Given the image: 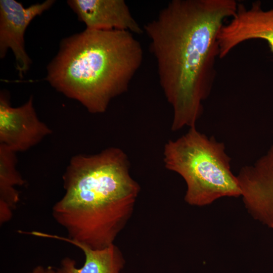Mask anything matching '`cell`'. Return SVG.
Returning a JSON list of instances; mask_svg holds the SVG:
<instances>
[{"mask_svg": "<svg viewBox=\"0 0 273 273\" xmlns=\"http://www.w3.org/2000/svg\"><path fill=\"white\" fill-rule=\"evenodd\" d=\"M163 161L168 170L185 181L184 199L190 205L207 206L221 198L241 196L224 144L200 132L196 126L165 144Z\"/></svg>", "mask_w": 273, "mask_h": 273, "instance_id": "cell-4", "label": "cell"}, {"mask_svg": "<svg viewBox=\"0 0 273 273\" xmlns=\"http://www.w3.org/2000/svg\"><path fill=\"white\" fill-rule=\"evenodd\" d=\"M16 152L0 144V222L3 224L12 217L19 201L16 187L25 181L16 168Z\"/></svg>", "mask_w": 273, "mask_h": 273, "instance_id": "cell-11", "label": "cell"}, {"mask_svg": "<svg viewBox=\"0 0 273 273\" xmlns=\"http://www.w3.org/2000/svg\"><path fill=\"white\" fill-rule=\"evenodd\" d=\"M237 177L249 213L273 231V145L254 164L243 167Z\"/></svg>", "mask_w": 273, "mask_h": 273, "instance_id": "cell-7", "label": "cell"}, {"mask_svg": "<svg viewBox=\"0 0 273 273\" xmlns=\"http://www.w3.org/2000/svg\"><path fill=\"white\" fill-rule=\"evenodd\" d=\"M67 3L86 29L144 32L124 0H69Z\"/></svg>", "mask_w": 273, "mask_h": 273, "instance_id": "cell-9", "label": "cell"}, {"mask_svg": "<svg viewBox=\"0 0 273 273\" xmlns=\"http://www.w3.org/2000/svg\"><path fill=\"white\" fill-rule=\"evenodd\" d=\"M44 238H54L70 243L84 253L85 261L78 268L76 262L69 257L61 262L62 273H122L125 260L120 249L114 244L102 249H93L79 242L57 235L42 233Z\"/></svg>", "mask_w": 273, "mask_h": 273, "instance_id": "cell-10", "label": "cell"}, {"mask_svg": "<svg viewBox=\"0 0 273 273\" xmlns=\"http://www.w3.org/2000/svg\"><path fill=\"white\" fill-rule=\"evenodd\" d=\"M238 5L235 0H172L143 28L173 109L172 131L196 126L202 115L216 76L218 34Z\"/></svg>", "mask_w": 273, "mask_h": 273, "instance_id": "cell-1", "label": "cell"}, {"mask_svg": "<svg viewBox=\"0 0 273 273\" xmlns=\"http://www.w3.org/2000/svg\"><path fill=\"white\" fill-rule=\"evenodd\" d=\"M28 273H62L60 269H57L52 266L44 267L42 266H37Z\"/></svg>", "mask_w": 273, "mask_h": 273, "instance_id": "cell-12", "label": "cell"}, {"mask_svg": "<svg viewBox=\"0 0 273 273\" xmlns=\"http://www.w3.org/2000/svg\"><path fill=\"white\" fill-rule=\"evenodd\" d=\"M65 194L54 205L55 220L68 238L93 249L114 244L131 217L140 187L128 157L118 148L72 157L63 176Z\"/></svg>", "mask_w": 273, "mask_h": 273, "instance_id": "cell-2", "label": "cell"}, {"mask_svg": "<svg viewBox=\"0 0 273 273\" xmlns=\"http://www.w3.org/2000/svg\"><path fill=\"white\" fill-rule=\"evenodd\" d=\"M133 34L85 29L63 39L47 67L46 80L89 112L104 113L128 90L142 63V47Z\"/></svg>", "mask_w": 273, "mask_h": 273, "instance_id": "cell-3", "label": "cell"}, {"mask_svg": "<svg viewBox=\"0 0 273 273\" xmlns=\"http://www.w3.org/2000/svg\"><path fill=\"white\" fill-rule=\"evenodd\" d=\"M54 3L53 0H47L25 8L15 0L0 1V57L4 58L10 49L15 58L18 75L21 77L31 63L25 49L26 28L35 17L48 10Z\"/></svg>", "mask_w": 273, "mask_h": 273, "instance_id": "cell-6", "label": "cell"}, {"mask_svg": "<svg viewBox=\"0 0 273 273\" xmlns=\"http://www.w3.org/2000/svg\"><path fill=\"white\" fill-rule=\"evenodd\" d=\"M256 39L266 41L273 53V9L263 10L259 1L250 7L238 3L234 15L219 31V58L226 57L245 41Z\"/></svg>", "mask_w": 273, "mask_h": 273, "instance_id": "cell-8", "label": "cell"}, {"mask_svg": "<svg viewBox=\"0 0 273 273\" xmlns=\"http://www.w3.org/2000/svg\"><path fill=\"white\" fill-rule=\"evenodd\" d=\"M52 132L38 118L32 97L22 105L13 107L6 94L0 96V144L15 152L29 150Z\"/></svg>", "mask_w": 273, "mask_h": 273, "instance_id": "cell-5", "label": "cell"}]
</instances>
